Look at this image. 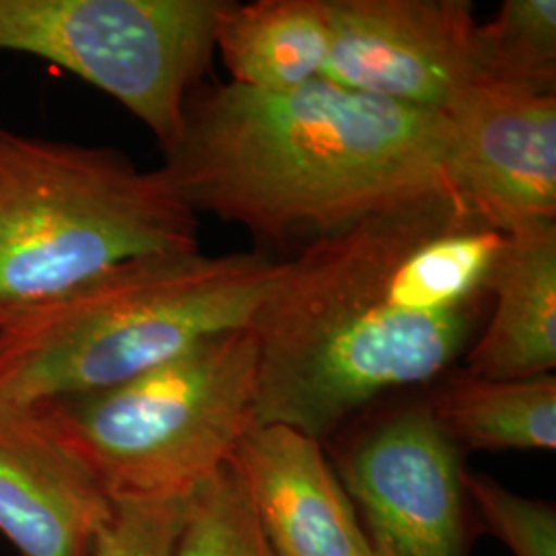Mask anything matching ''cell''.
Masks as SVG:
<instances>
[{
	"instance_id": "cell-1",
	"label": "cell",
	"mask_w": 556,
	"mask_h": 556,
	"mask_svg": "<svg viewBox=\"0 0 556 556\" xmlns=\"http://www.w3.org/2000/svg\"><path fill=\"white\" fill-rule=\"evenodd\" d=\"M507 233L454 186L316 238L252 321L258 425L321 445L397 392L433 386L468 353Z\"/></svg>"
},
{
	"instance_id": "cell-2",
	"label": "cell",
	"mask_w": 556,
	"mask_h": 556,
	"mask_svg": "<svg viewBox=\"0 0 556 556\" xmlns=\"http://www.w3.org/2000/svg\"><path fill=\"white\" fill-rule=\"evenodd\" d=\"M163 153V174L197 215L268 241L321 238L454 186V132L443 112L324 79L282 93L233 83L199 89Z\"/></svg>"
},
{
	"instance_id": "cell-3",
	"label": "cell",
	"mask_w": 556,
	"mask_h": 556,
	"mask_svg": "<svg viewBox=\"0 0 556 556\" xmlns=\"http://www.w3.org/2000/svg\"><path fill=\"white\" fill-rule=\"evenodd\" d=\"M282 262L200 250L124 262L0 330V404L31 408L87 394L248 328Z\"/></svg>"
},
{
	"instance_id": "cell-4",
	"label": "cell",
	"mask_w": 556,
	"mask_h": 556,
	"mask_svg": "<svg viewBox=\"0 0 556 556\" xmlns=\"http://www.w3.org/2000/svg\"><path fill=\"white\" fill-rule=\"evenodd\" d=\"M199 250L163 169L0 124V330L124 262Z\"/></svg>"
},
{
	"instance_id": "cell-5",
	"label": "cell",
	"mask_w": 556,
	"mask_h": 556,
	"mask_svg": "<svg viewBox=\"0 0 556 556\" xmlns=\"http://www.w3.org/2000/svg\"><path fill=\"white\" fill-rule=\"evenodd\" d=\"M258 361L252 326L225 330L118 386L29 410L112 503L190 498L258 425Z\"/></svg>"
},
{
	"instance_id": "cell-6",
	"label": "cell",
	"mask_w": 556,
	"mask_h": 556,
	"mask_svg": "<svg viewBox=\"0 0 556 556\" xmlns=\"http://www.w3.org/2000/svg\"><path fill=\"white\" fill-rule=\"evenodd\" d=\"M227 0H0V52L48 60L178 139Z\"/></svg>"
},
{
	"instance_id": "cell-7",
	"label": "cell",
	"mask_w": 556,
	"mask_h": 556,
	"mask_svg": "<svg viewBox=\"0 0 556 556\" xmlns=\"http://www.w3.org/2000/svg\"><path fill=\"white\" fill-rule=\"evenodd\" d=\"M353 422L326 454L369 555L470 556L482 532L464 486V454L439 429L425 397L378 404Z\"/></svg>"
},
{
	"instance_id": "cell-8",
	"label": "cell",
	"mask_w": 556,
	"mask_h": 556,
	"mask_svg": "<svg viewBox=\"0 0 556 556\" xmlns=\"http://www.w3.org/2000/svg\"><path fill=\"white\" fill-rule=\"evenodd\" d=\"M332 46L319 79L418 110L443 112L482 83L468 0H330Z\"/></svg>"
},
{
	"instance_id": "cell-9",
	"label": "cell",
	"mask_w": 556,
	"mask_h": 556,
	"mask_svg": "<svg viewBox=\"0 0 556 556\" xmlns=\"http://www.w3.org/2000/svg\"><path fill=\"white\" fill-rule=\"evenodd\" d=\"M452 181L505 233L556 223V91L477 83L443 110Z\"/></svg>"
},
{
	"instance_id": "cell-10",
	"label": "cell",
	"mask_w": 556,
	"mask_h": 556,
	"mask_svg": "<svg viewBox=\"0 0 556 556\" xmlns=\"http://www.w3.org/2000/svg\"><path fill=\"white\" fill-rule=\"evenodd\" d=\"M275 556H371L326 447L287 425H256L231 457Z\"/></svg>"
},
{
	"instance_id": "cell-11",
	"label": "cell",
	"mask_w": 556,
	"mask_h": 556,
	"mask_svg": "<svg viewBox=\"0 0 556 556\" xmlns=\"http://www.w3.org/2000/svg\"><path fill=\"white\" fill-rule=\"evenodd\" d=\"M112 501L29 408L0 404V536L20 556H91Z\"/></svg>"
},
{
	"instance_id": "cell-12",
	"label": "cell",
	"mask_w": 556,
	"mask_h": 556,
	"mask_svg": "<svg viewBox=\"0 0 556 556\" xmlns=\"http://www.w3.org/2000/svg\"><path fill=\"white\" fill-rule=\"evenodd\" d=\"M491 305L466 353L464 371L530 379L556 369V223L507 233L491 277Z\"/></svg>"
},
{
	"instance_id": "cell-13",
	"label": "cell",
	"mask_w": 556,
	"mask_h": 556,
	"mask_svg": "<svg viewBox=\"0 0 556 556\" xmlns=\"http://www.w3.org/2000/svg\"><path fill=\"white\" fill-rule=\"evenodd\" d=\"M215 46L233 85L268 93L298 89L319 79L330 56V0H227Z\"/></svg>"
},
{
	"instance_id": "cell-14",
	"label": "cell",
	"mask_w": 556,
	"mask_h": 556,
	"mask_svg": "<svg viewBox=\"0 0 556 556\" xmlns=\"http://www.w3.org/2000/svg\"><path fill=\"white\" fill-rule=\"evenodd\" d=\"M459 452H555L556 378L484 379L445 374L425 396Z\"/></svg>"
},
{
	"instance_id": "cell-15",
	"label": "cell",
	"mask_w": 556,
	"mask_h": 556,
	"mask_svg": "<svg viewBox=\"0 0 556 556\" xmlns=\"http://www.w3.org/2000/svg\"><path fill=\"white\" fill-rule=\"evenodd\" d=\"M482 83L556 89V0H505L478 25Z\"/></svg>"
},
{
	"instance_id": "cell-16",
	"label": "cell",
	"mask_w": 556,
	"mask_h": 556,
	"mask_svg": "<svg viewBox=\"0 0 556 556\" xmlns=\"http://www.w3.org/2000/svg\"><path fill=\"white\" fill-rule=\"evenodd\" d=\"M176 556H275L231 464L190 498Z\"/></svg>"
},
{
	"instance_id": "cell-17",
	"label": "cell",
	"mask_w": 556,
	"mask_h": 556,
	"mask_svg": "<svg viewBox=\"0 0 556 556\" xmlns=\"http://www.w3.org/2000/svg\"><path fill=\"white\" fill-rule=\"evenodd\" d=\"M464 486L482 534L497 538L514 556H556V505L523 497L482 472H464Z\"/></svg>"
},
{
	"instance_id": "cell-18",
	"label": "cell",
	"mask_w": 556,
	"mask_h": 556,
	"mask_svg": "<svg viewBox=\"0 0 556 556\" xmlns=\"http://www.w3.org/2000/svg\"><path fill=\"white\" fill-rule=\"evenodd\" d=\"M190 498L112 503L91 556H176Z\"/></svg>"
}]
</instances>
